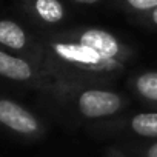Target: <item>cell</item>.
Wrapping results in <instances>:
<instances>
[{
    "mask_svg": "<svg viewBox=\"0 0 157 157\" xmlns=\"http://www.w3.org/2000/svg\"><path fill=\"white\" fill-rule=\"evenodd\" d=\"M0 128L22 137H37L42 134L40 119L8 97H0Z\"/></svg>",
    "mask_w": 157,
    "mask_h": 157,
    "instance_id": "1",
    "label": "cell"
},
{
    "mask_svg": "<svg viewBox=\"0 0 157 157\" xmlns=\"http://www.w3.org/2000/svg\"><path fill=\"white\" fill-rule=\"evenodd\" d=\"M77 106L82 116L88 119L109 117L120 111L122 99L119 94L105 90H86L77 99Z\"/></svg>",
    "mask_w": 157,
    "mask_h": 157,
    "instance_id": "2",
    "label": "cell"
},
{
    "mask_svg": "<svg viewBox=\"0 0 157 157\" xmlns=\"http://www.w3.org/2000/svg\"><path fill=\"white\" fill-rule=\"evenodd\" d=\"M52 52L63 62H69L75 66L86 69H100L108 63L90 46L83 43H66V42H54L51 43Z\"/></svg>",
    "mask_w": 157,
    "mask_h": 157,
    "instance_id": "3",
    "label": "cell"
},
{
    "mask_svg": "<svg viewBox=\"0 0 157 157\" xmlns=\"http://www.w3.org/2000/svg\"><path fill=\"white\" fill-rule=\"evenodd\" d=\"M0 78L16 83H37L39 71L25 57L0 48Z\"/></svg>",
    "mask_w": 157,
    "mask_h": 157,
    "instance_id": "4",
    "label": "cell"
},
{
    "mask_svg": "<svg viewBox=\"0 0 157 157\" xmlns=\"http://www.w3.org/2000/svg\"><path fill=\"white\" fill-rule=\"evenodd\" d=\"M0 48L26 59L33 51L28 31L13 19H0Z\"/></svg>",
    "mask_w": 157,
    "mask_h": 157,
    "instance_id": "5",
    "label": "cell"
},
{
    "mask_svg": "<svg viewBox=\"0 0 157 157\" xmlns=\"http://www.w3.org/2000/svg\"><path fill=\"white\" fill-rule=\"evenodd\" d=\"M78 42L94 49L106 63L111 60H116L120 56V43L119 40L108 31L99 29V28H90L85 29L78 36Z\"/></svg>",
    "mask_w": 157,
    "mask_h": 157,
    "instance_id": "6",
    "label": "cell"
},
{
    "mask_svg": "<svg viewBox=\"0 0 157 157\" xmlns=\"http://www.w3.org/2000/svg\"><path fill=\"white\" fill-rule=\"evenodd\" d=\"M28 10L43 23L56 25L63 20L65 10L59 0H28Z\"/></svg>",
    "mask_w": 157,
    "mask_h": 157,
    "instance_id": "7",
    "label": "cell"
},
{
    "mask_svg": "<svg viewBox=\"0 0 157 157\" xmlns=\"http://www.w3.org/2000/svg\"><path fill=\"white\" fill-rule=\"evenodd\" d=\"M131 129L143 137H157V113L136 114L131 122Z\"/></svg>",
    "mask_w": 157,
    "mask_h": 157,
    "instance_id": "8",
    "label": "cell"
},
{
    "mask_svg": "<svg viewBox=\"0 0 157 157\" xmlns=\"http://www.w3.org/2000/svg\"><path fill=\"white\" fill-rule=\"evenodd\" d=\"M136 90L143 99L157 102V71L140 74L136 80Z\"/></svg>",
    "mask_w": 157,
    "mask_h": 157,
    "instance_id": "9",
    "label": "cell"
},
{
    "mask_svg": "<svg viewBox=\"0 0 157 157\" xmlns=\"http://www.w3.org/2000/svg\"><path fill=\"white\" fill-rule=\"evenodd\" d=\"M126 2L137 11H149L157 8V0H126Z\"/></svg>",
    "mask_w": 157,
    "mask_h": 157,
    "instance_id": "10",
    "label": "cell"
},
{
    "mask_svg": "<svg viewBox=\"0 0 157 157\" xmlns=\"http://www.w3.org/2000/svg\"><path fill=\"white\" fill-rule=\"evenodd\" d=\"M145 157H157V142L152 143V145L145 151Z\"/></svg>",
    "mask_w": 157,
    "mask_h": 157,
    "instance_id": "11",
    "label": "cell"
},
{
    "mask_svg": "<svg viewBox=\"0 0 157 157\" xmlns=\"http://www.w3.org/2000/svg\"><path fill=\"white\" fill-rule=\"evenodd\" d=\"M151 17H152V22L157 25V8H155V10H152V14H151Z\"/></svg>",
    "mask_w": 157,
    "mask_h": 157,
    "instance_id": "12",
    "label": "cell"
},
{
    "mask_svg": "<svg viewBox=\"0 0 157 157\" xmlns=\"http://www.w3.org/2000/svg\"><path fill=\"white\" fill-rule=\"evenodd\" d=\"M82 2H85V0H82Z\"/></svg>",
    "mask_w": 157,
    "mask_h": 157,
    "instance_id": "13",
    "label": "cell"
}]
</instances>
